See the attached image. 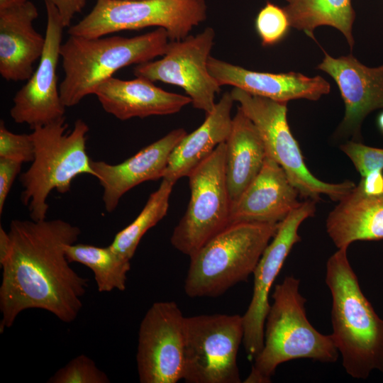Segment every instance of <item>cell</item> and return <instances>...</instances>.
I'll list each match as a JSON object with an SVG mask.
<instances>
[{"label": "cell", "instance_id": "6da1fadb", "mask_svg": "<svg viewBox=\"0 0 383 383\" xmlns=\"http://www.w3.org/2000/svg\"><path fill=\"white\" fill-rule=\"evenodd\" d=\"M8 233L10 248L0 260L1 333L29 309L45 310L64 323L74 321L89 279L70 266L65 248L77 242L79 228L62 219H15Z\"/></svg>", "mask_w": 383, "mask_h": 383}, {"label": "cell", "instance_id": "7a4b0ae2", "mask_svg": "<svg viewBox=\"0 0 383 383\" xmlns=\"http://www.w3.org/2000/svg\"><path fill=\"white\" fill-rule=\"evenodd\" d=\"M338 248L326 263V283L332 296L331 334L345 372L367 379L383 373V319L362 293L347 255Z\"/></svg>", "mask_w": 383, "mask_h": 383}, {"label": "cell", "instance_id": "3957f363", "mask_svg": "<svg viewBox=\"0 0 383 383\" xmlns=\"http://www.w3.org/2000/svg\"><path fill=\"white\" fill-rule=\"evenodd\" d=\"M300 281L287 276L274 286L264 327V343L255 357L245 383H269L277 367L296 359L333 363L339 352L331 335L318 332L309 321L299 292Z\"/></svg>", "mask_w": 383, "mask_h": 383}, {"label": "cell", "instance_id": "277c9868", "mask_svg": "<svg viewBox=\"0 0 383 383\" xmlns=\"http://www.w3.org/2000/svg\"><path fill=\"white\" fill-rule=\"evenodd\" d=\"M170 39L163 28L134 37L85 38L71 35L60 55L64 78L59 89L65 107L78 104L121 68L163 56Z\"/></svg>", "mask_w": 383, "mask_h": 383}, {"label": "cell", "instance_id": "5b68a950", "mask_svg": "<svg viewBox=\"0 0 383 383\" xmlns=\"http://www.w3.org/2000/svg\"><path fill=\"white\" fill-rule=\"evenodd\" d=\"M65 117L32 129L35 154L29 168L20 176L21 201L33 221L46 219L50 192L70 190L73 179L83 174L95 177L86 150L88 125L77 119L66 133Z\"/></svg>", "mask_w": 383, "mask_h": 383}, {"label": "cell", "instance_id": "8992f818", "mask_svg": "<svg viewBox=\"0 0 383 383\" xmlns=\"http://www.w3.org/2000/svg\"><path fill=\"white\" fill-rule=\"evenodd\" d=\"M279 223H231L190 257L184 292L192 298L215 297L247 280Z\"/></svg>", "mask_w": 383, "mask_h": 383}, {"label": "cell", "instance_id": "52a82bcc", "mask_svg": "<svg viewBox=\"0 0 383 383\" xmlns=\"http://www.w3.org/2000/svg\"><path fill=\"white\" fill-rule=\"evenodd\" d=\"M204 0H97L92 10L68 33L89 38L150 26L163 28L170 40H182L204 21Z\"/></svg>", "mask_w": 383, "mask_h": 383}, {"label": "cell", "instance_id": "ba28073f", "mask_svg": "<svg viewBox=\"0 0 383 383\" xmlns=\"http://www.w3.org/2000/svg\"><path fill=\"white\" fill-rule=\"evenodd\" d=\"M231 94L257 128L267 155L282 167L301 196L317 201L325 194L338 201L355 187L349 180L335 184L323 182L309 170L287 122V102L253 95L237 87Z\"/></svg>", "mask_w": 383, "mask_h": 383}, {"label": "cell", "instance_id": "9c48e42d", "mask_svg": "<svg viewBox=\"0 0 383 383\" xmlns=\"http://www.w3.org/2000/svg\"><path fill=\"white\" fill-rule=\"evenodd\" d=\"M226 150V142L219 144L188 175L190 200L170 240L175 249L189 257L230 225Z\"/></svg>", "mask_w": 383, "mask_h": 383}, {"label": "cell", "instance_id": "30bf717a", "mask_svg": "<svg viewBox=\"0 0 383 383\" xmlns=\"http://www.w3.org/2000/svg\"><path fill=\"white\" fill-rule=\"evenodd\" d=\"M240 315L186 317L183 378L189 383H240L237 362L243 341Z\"/></svg>", "mask_w": 383, "mask_h": 383}, {"label": "cell", "instance_id": "8fae6325", "mask_svg": "<svg viewBox=\"0 0 383 383\" xmlns=\"http://www.w3.org/2000/svg\"><path fill=\"white\" fill-rule=\"evenodd\" d=\"M214 39V30L207 27L197 35L170 40L162 58L137 65L133 74L152 82L179 86L190 97L195 109L208 114L213 110L216 94L221 91V86L208 70Z\"/></svg>", "mask_w": 383, "mask_h": 383}, {"label": "cell", "instance_id": "7c38bea8", "mask_svg": "<svg viewBox=\"0 0 383 383\" xmlns=\"http://www.w3.org/2000/svg\"><path fill=\"white\" fill-rule=\"evenodd\" d=\"M184 317L172 301L152 304L138 330L136 354L141 383H176L183 378Z\"/></svg>", "mask_w": 383, "mask_h": 383}, {"label": "cell", "instance_id": "4fadbf2b", "mask_svg": "<svg viewBox=\"0 0 383 383\" xmlns=\"http://www.w3.org/2000/svg\"><path fill=\"white\" fill-rule=\"evenodd\" d=\"M306 199L282 221L265 249L253 272L254 284L251 301L243 317V343L250 359L261 351L264 343V327L270 304L272 287L293 246L301 240L298 230L301 223L316 212V203Z\"/></svg>", "mask_w": 383, "mask_h": 383}, {"label": "cell", "instance_id": "5bb4252c", "mask_svg": "<svg viewBox=\"0 0 383 383\" xmlns=\"http://www.w3.org/2000/svg\"><path fill=\"white\" fill-rule=\"evenodd\" d=\"M44 1L47 13L44 50L37 69L15 94L10 109L14 122L27 124L31 129L65 117L66 108L60 98L57 76L65 27L57 7L48 0Z\"/></svg>", "mask_w": 383, "mask_h": 383}, {"label": "cell", "instance_id": "9a60e30c", "mask_svg": "<svg viewBox=\"0 0 383 383\" xmlns=\"http://www.w3.org/2000/svg\"><path fill=\"white\" fill-rule=\"evenodd\" d=\"M324 58L316 67L337 84L345 104V116L337 134L352 135L360 142V128L371 111L383 108V65L368 67L352 54L334 58L324 50Z\"/></svg>", "mask_w": 383, "mask_h": 383}, {"label": "cell", "instance_id": "2e32d148", "mask_svg": "<svg viewBox=\"0 0 383 383\" xmlns=\"http://www.w3.org/2000/svg\"><path fill=\"white\" fill-rule=\"evenodd\" d=\"M187 134L182 128L172 130L118 164L91 160L95 177L103 188L106 211H113L121 197L137 185L162 179L171 152Z\"/></svg>", "mask_w": 383, "mask_h": 383}, {"label": "cell", "instance_id": "e0dca14e", "mask_svg": "<svg viewBox=\"0 0 383 383\" xmlns=\"http://www.w3.org/2000/svg\"><path fill=\"white\" fill-rule=\"evenodd\" d=\"M208 70L221 87L231 85L277 101L298 99L317 101L331 90L330 84L321 76L309 77L294 72H256L211 56L208 60Z\"/></svg>", "mask_w": 383, "mask_h": 383}, {"label": "cell", "instance_id": "ac0fdd59", "mask_svg": "<svg viewBox=\"0 0 383 383\" xmlns=\"http://www.w3.org/2000/svg\"><path fill=\"white\" fill-rule=\"evenodd\" d=\"M299 196L282 167L267 155L260 172L231 204L230 224L279 223L300 204Z\"/></svg>", "mask_w": 383, "mask_h": 383}, {"label": "cell", "instance_id": "d6986e66", "mask_svg": "<svg viewBox=\"0 0 383 383\" xmlns=\"http://www.w3.org/2000/svg\"><path fill=\"white\" fill-rule=\"evenodd\" d=\"M38 16L30 1L0 10V74L7 81L28 80L43 54L45 37L33 27Z\"/></svg>", "mask_w": 383, "mask_h": 383}, {"label": "cell", "instance_id": "ffe728a7", "mask_svg": "<svg viewBox=\"0 0 383 383\" xmlns=\"http://www.w3.org/2000/svg\"><path fill=\"white\" fill-rule=\"evenodd\" d=\"M94 94L106 113L121 121L176 113L192 103L187 95L165 91L143 77L123 80L111 77Z\"/></svg>", "mask_w": 383, "mask_h": 383}, {"label": "cell", "instance_id": "44dd1931", "mask_svg": "<svg viewBox=\"0 0 383 383\" xmlns=\"http://www.w3.org/2000/svg\"><path fill=\"white\" fill-rule=\"evenodd\" d=\"M326 231L337 248L357 240L383 239V194H365L359 184L328 213Z\"/></svg>", "mask_w": 383, "mask_h": 383}, {"label": "cell", "instance_id": "7402d4cb", "mask_svg": "<svg viewBox=\"0 0 383 383\" xmlns=\"http://www.w3.org/2000/svg\"><path fill=\"white\" fill-rule=\"evenodd\" d=\"M234 100L231 92H225L213 110L206 114L204 123L190 134H187L171 152L163 178L176 182L189 173L230 134Z\"/></svg>", "mask_w": 383, "mask_h": 383}, {"label": "cell", "instance_id": "603a6c76", "mask_svg": "<svg viewBox=\"0 0 383 383\" xmlns=\"http://www.w3.org/2000/svg\"><path fill=\"white\" fill-rule=\"evenodd\" d=\"M226 174L231 204L260 172L267 157L260 134L240 106L226 141Z\"/></svg>", "mask_w": 383, "mask_h": 383}, {"label": "cell", "instance_id": "cb8c5ba5", "mask_svg": "<svg viewBox=\"0 0 383 383\" xmlns=\"http://www.w3.org/2000/svg\"><path fill=\"white\" fill-rule=\"evenodd\" d=\"M284 7L290 26L304 31L315 40L313 31L321 26L340 30L350 49L355 43L353 25L355 13L351 0H286Z\"/></svg>", "mask_w": 383, "mask_h": 383}, {"label": "cell", "instance_id": "d4e9b609", "mask_svg": "<svg viewBox=\"0 0 383 383\" xmlns=\"http://www.w3.org/2000/svg\"><path fill=\"white\" fill-rule=\"evenodd\" d=\"M65 252L70 262H78L91 270L99 292L125 290L131 260L121 256L110 245L98 247L75 243L67 245Z\"/></svg>", "mask_w": 383, "mask_h": 383}, {"label": "cell", "instance_id": "484cf974", "mask_svg": "<svg viewBox=\"0 0 383 383\" xmlns=\"http://www.w3.org/2000/svg\"><path fill=\"white\" fill-rule=\"evenodd\" d=\"M174 184L170 179H162L159 187L150 195L138 216L116 234L110 245L115 252L131 260L143 236L167 215Z\"/></svg>", "mask_w": 383, "mask_h": 383}, {"label": "cell", "instance_id": "4316f807", "mask_svg": "<svg viewBox=\"0 0 383 383\" xmlns=\"http://www.w3.org/2000/svg\"><path fill=\"white\" fill-rule=\"evenodd\" d=\"M48 383H109L106 374L99 369L93 360L82 354L72 359L55 372Z\"/></svg>", "mask_w": 383, "mask_h": 383}, {"label": "cell", "instance_id": "83f0119b", "mask_svg": "<svg viewBox=\"0 0 383 383\" xmlns=\"http://www.w3.org/2000/svg\"><path fill=\"white\" fill-rule=\"evenodd\" d=\"M290 27L284 8L271 2L266 4L255 19V28L263 45H272L281 41Z\"/></svg>", "mask_w": 383, "mask_h": 383}, {"label": "cell", "instance_id": "f1b7e54d", "mask_svg": "<svg viewBox=\"0 0 383 383\" xmlns=\"http://www.w3.org/2000/svg\"><path fill=\"white\" fill-rule=\"evenodd\" d=\"M34 143L30 134H17L6 128L4 122L0 123V157L12 159L21 162H32L34 158Z\"/></svg>", "mask_w": 383, "mask_h": 383}, {"label": "cell", "instance_id": "f546056e", "mask_svg": "<svg viewBox=\"0 0 383 383\" xmlns=\"http://www.w3.org/2000/svg\"><path fill=\"white\" fill-rule=\"evenodd\" d=\"M363 177L383 170V149L367 146L358 141H348L340 145Z\"/></svg>", "mask_w": 383, "mask_h": 383}, {"label": "cell", "instance_id": "4dcf8cb0", "mask_svg": "<svg viewBox=\"0 0 383 383\" xmlns=\"http://www.w3.org/2000/svg\"><path fill=\"white\" fill-rule=\"evenodd\" d=\"M23 162L0 157V214L15 179L20 173Z\"/></svg>", "mask_w": 383, "mask_h": 383}, {"label": "cell", "instance_id": "1f68e13d", "mask_svg": "<svg viewBox=\"0 0 383 383\" xmlns=\"http://www.w3.org/2000/svg\"><path fill=\"white\" fill-rule=\"evenodd\" d=\"M57 9L65 27L70 26V23L86 4L87 0H48Z\"/></svg>", "mask_w": 383, "mask_h": 383}, {"label": "cell", "instance_id": "d6a6232c", "mask_svg": "<svg viewBox=\"0 0 383 383\" xmlns=\"http://www.w3.org/2000/svg\"><path fill=\"white\" fill-rule=\"evenodd\" d=\"M362 191L370 195L383 194V172L377 171L363 177L358 184Z\"/></svg>", "mask_w": 383, "mask_h": 383}, {"label": "cell", "instance_id": "836d02e7", "mask_svg": "<svg viewBox=\"0 0 383 383\" xmlns=\"http://www.w3.org/2000/svg\"><path fill=\"white\" fill-rule=\"evenodd\" d=\"M28 0H0V10L8 9L26 3Z\"/></svg>", "mask_w": 383, "mask_h": 383}, {"label": "cell", "instance_id": "e575fe53", "mask_svg": "<svg viewBox=\"0 0 383 383\" xmlns=\"http://www.w3.org/2000/svg\"><path fill=\"white\" fill-rule=\"evenodd\" d=\"M377 125L379 130L383 133V112H382L377 118Z\"/></svg>", "mask_w": 383, "mask_h": 383}]
</instances>
